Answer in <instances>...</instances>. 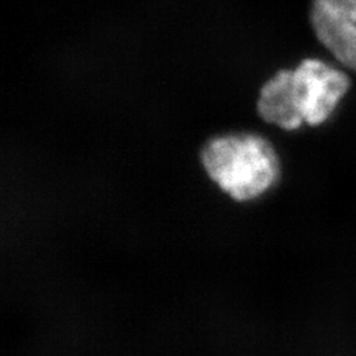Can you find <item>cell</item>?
<instances>
[{
  "label": "cell",
  "mask_w": 356,
  "mask_h": 356,
  "mask_svg": "<svg viewBox=\"0 0 356 356\" xmlns=\"http://www.w3.org/2000/svg\"><path fill=\"white\" fill-rule=\"evenodd\" d=\"M201 161L207 176L239 202L264 194L280 175L275 148L267 139L254 134L213 138L204 144Z\"/></svg>",
  "instance_id": "1"
},
{
  "label": "cell",
  "mask_w": 356,
  "mask_h": 356,
  "mask_svg": "<svg viewBox=\"0 0 356 356\" xmlns=\"http://www.w3.org/2000/svg\"><path fill=\"white\" fill-rule=\"evenodd\" d=\"M350 89V78L319 60H304L292 70V92L304 123L326 122Z\"/></svg>",
  "instance_id": "2"
},
{
  "label": "cell",
  "mask_w": 356,
  "mask_h": 356,
  "mask_svg": "<svg viewBox=\"0 0 356 356\" xmlns=\"http://www.w3.org/2000/svg\"><path fill=\"white\" fill-rule=\"evenodd\" d=\"M310 22L323 47L338 61L356 70V16L339 13L322 0H313Z\"/></svg>",
  "instance_id": "3"
},
{
  "label": "cell",
  "mask_w": 356,
  "mask_h": 356,
  "mask_svg": "<svg viewBox=\"0 0 356 356\" xmlns=\"http://www.w3.org/2000/svg\"><path fill=\"white\" fill-rule=\"evenodd\" d=\"M257 113L267 123L286 131L304 124L293 99L292 70H280L264 83L257 99Z\"/></svg>",
  "instance_id": "4"
}]
</instances>
